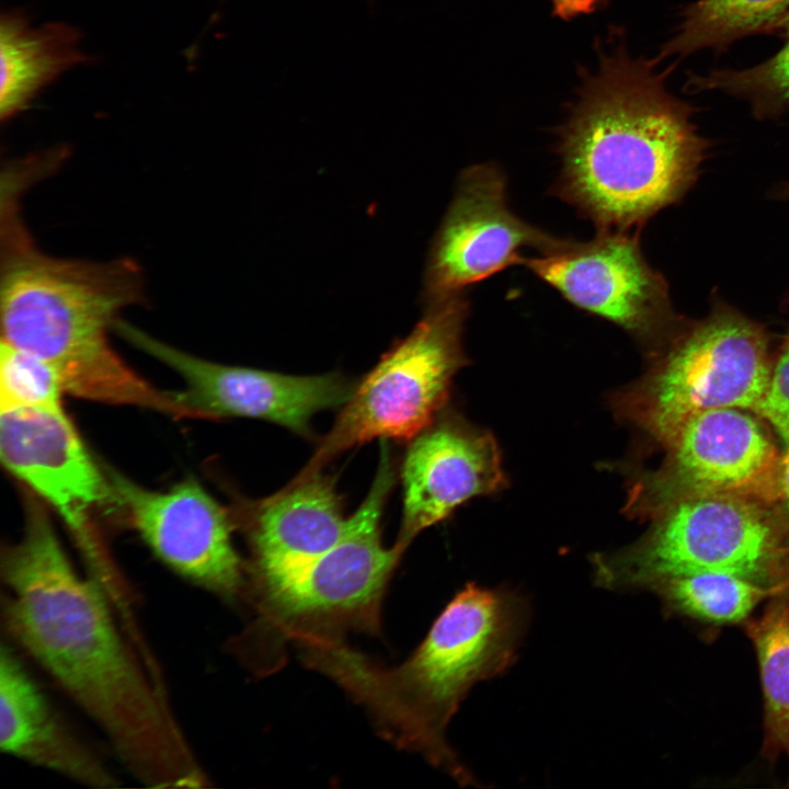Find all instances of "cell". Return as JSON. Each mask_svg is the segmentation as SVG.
<instances>
[{"label":"cell","mask_w":789,"mask_h":789,"mask_svg":"<svg viewBox=\"0 0 789 789\" xmlns=\"http://www.w3.org/2000/svg\"><path fill=\"white\" fill-rule=\"evenodd\" d=\"M258 582L286 573L334 547L351 516L331 476L297 474L276 493L244 510Z\"/></svg>","instance_id":"cell-16"},{"label":"cell","mask_w":789,"mask_h":789,"mask_svg":"<svg viewBox=\"0 0 789 789\" xmlns=\"http://www.w3.org/2000/svg\"><path fill=\"white\" fill-rule=\"evenodd\" d=\"M401 482L402 516L396 545L405 551L421 531L470 499L502 490L506 479L492 434L444 409L410 441Z\"/></svg>","instance_id":"cell-15"},{"label":"cell","mask_w":789,"mask_h":789,"mask_svg":"<svg viewBox=\"0 0 789 789\" xmlns=\"http://www.w3.org/2000/svg\"><path fill=\"white\" fill-rule=\"evenodd\" d=\"M59 375L44 358L1 340L0 409L62 408Z\"/></svg>","instance_id":"cell-23"},{"label":"cell","mask_w":789,"mask_h":789,"mask_svg":"<svg viewBox=\"0 0 789 789\" xmlns=\"http://www.w3.org/2000/svg\"><path fill=\"white\" fill-rule=\"evenodd\" d=\"M82 33L64 22L33 27L21 11L0 18V117L25 110L48 84L68 70L88 64L80 48Z\"/></svg>","instance_id":"cell-18"},{"label":"cell","mask_w":789,"mask_h":789,"mask_svg":"<svg viewBox=\"0 0 789 789\" xmlns=\"http://www.w3.org/2000/svg\"><path fill=\"white\" fill-rule=\"evenodd\" d=\"M789 11V0H697L687 5L660 58L677 60L698 50H724L734 42L774 31Z\"/></svg>","instance_id":"cell-19"},{"label":"cell","mask_w":789,"mask_h":789,"mask_svg":"<svg viewBox=\"0 0 789 789\" xmlns=\"http://www.w3.org/2000/svg\"><path fill=\"white\" fill-rule=\"evenodd\" d=\"M776 493L777 502L782 506L789 517V448L780 456L777 470Z\"/></svg>","instance_id":"cell-26"},{"label":"cell","mask_w":789,"mask_h":789,"mask_svg":"<svg viewBox=\"0 0 789 789\" xmlns=\"http://www.w3.org/2000/svg\"><path fill=\"white\" fill-rule=\"evenodd\" d=\"M1 576L9 633L103 731L129 771L150 787L203 786L204 773L118 629L106 590L75 569L35 500H27L22 537L2 551Z\"/></svg>","instance_id":"cell-1"},{"label":"cell","mask_w":789,"mask_h":789,"mask_svg":"<svg viewBox=\"0 0 789 789\" xmlns=\"http://www.w3.org/2000/svg\"><path fill=\"white\" fill-rule=\"evenodd\" d=\"M0 231L1 340L57 370L65 392L113 404L159 410L158 390L115 353L107 331L144 298L139 266L129 259L91 262L42 252L19 214L26 183H3Z\"/></svg>","instance_id":"cell-3"},{"label":"cell","mask_w":789,"mask_h":789,"mask_svg":"<svg viewBox=\"0 0 789 789\" xmlns=\"http://www.w3.org/2000/svg\"><path fill=\"white\" fill-rule=\"evenodd\" d=\"M397 476L396 459L382 442L375 478L351 515L347 534L319 557L258 582L261 624L273 634L305 643L339 640L350 629L377 631L381 598L404 552L397 545L386 548L380 533Z\"/></svg>","instance_id":"cell-6"},{"label":"cell","mask_w":789,"mask_h":789,"mask_svg":"<svg viewBox=\"0 0 789 789\" xmlns=\"http://www.w3.org/2000/svg\"><path fill=\"white\" fill-rule=\"evenodd\" d=\"M649 588L681 614L713 624L746 619L774 591L756 581L723 572H700L661 580Z\"/></svg>","instance_id":"cell-21"},{"label":"cell","mask_w":789,"mask_h":789,"mask_svg":"<svg viewBox=\"0 0 789 789\" xmlns=\"http://www.w3.org/2000/svg\"><path fill=\"white\" fill-rule=\"evenodd\" d=\"M107 473L124 521L165 565L220 596L237 595L243 563L232 544L231 518L195 479L153 491Z\"/></svg>","instance_id":"cell-14"},{"label":"cell","mask_w":789,"mask_h":789,"mask_svg":"<svg viewBox=\"0 0 789 789\" xmlns=\"http://www.w3.org/2000/svg\"><path fill=\"white\" fill-rule=\"evenodd\" d=\"M776 28L782 31L785 43L771 57L745 69L691 73L686 89L691 93L720 91L744 100L762 119L789 115V11Z\"/></svg>","instance_id":"cell-22"},{"label":"cell","mask_w":789,"mask_h":789,"mask_svg":"<svg viewBox=\"0 0 789 789\" xmlns=\"http://www.w3.org/2000/svg\"><path fill=\"white\" fill-rule=\"evenodd\" d=\"M758 661L764 698V754L789 767V599L774 601L746 627Z\"/></svg>","instance_id":"cell-20"},{"label":"cell","mask_w":789,"mask_h":789,"mask_svg":"<svg viewBox=\"0 0 789 789\" xmlns=\"http://www.w3.org/2000/svg\"><path fill=\"white\" fill-rule=\"evenodd\" d=\"M563 238L551 236L508 207L506 178L492 163L466 168L433 238L423 278L422 301L431 306L465 293L513 265L526 249L544 254Z\"/></svg>","instance_id":"cell-13"},{"label":"cell","mask_w":789,"mask_h":789,"mask_svg":"<svg viewBox=\"0 0 789 789\" xmlns=\"http://www.w3.org/2000/svg\"><path fill=\"white\" fill-rule=\"evenodd\" d=\"M553 14L570 20L598 9L604 0H551Z\"/></svg>","instance_id":"cell-25"},{"label":"cell","mask_w":789,"mask_h":789,"mask_svg":"<svg viewBox=\"0 0 789 789\" xmlns=\"http://www.w3.org/2000/svg\"><path fill=\"white\" fill-rule=\"evenodd\" d=\"M613 408L664 447L693 416L714 409L756 412L773 361L762 327L720 300L707 317L683 329Z\"/></svg>","instance_id":"cell-5"},{"label":"cell","mask_w":789,"mask_h":789,"mask_svg":"<svg viewBox=\"0 0 789 789\" xmlns=\"http://www.w3.org/2000/svg\"><path fill=\"white\" fill-rule=\"evenodd\" d=\"M756 414L767 421L789 448V334L773 361L767 391Z\"/></svg>","instance_id":"cell-24"},{"label":"cell","mask_w":789,"mask_h":789,"mask_svg":"<svg viewBox=\"0 0 789 789\" xmlns=\"http://www.w3.org/2000/svg\"><path fill=\"white\" fill-rule=\"evenodd\" d=\"M665 448L660 467L631 483L625 505L629 516L653 517L675 502L697 496H734L765 505L777 502L781 455L744 410L699 413Z\"/></svg>","instance_id":"cell-9"},{"label":"cell","mask_w":789,"mask_h":789,"mask_svg":"<svg viewBox=\"0 0 789 789\" xmlns=\"http://www.w3.org/2000/svg\"><path fill=\"white\" fill-rule=\"evenodd\" d=\"M0 748L89 787L118 786L117 777L70 730L4 643L0 650Z\"/></svg>","instance_id":"cell-17"},{"label":"cell","mask_w":789,"mask_h":789,"mask_svg":"<svg viewBox=\"0 0 789 789\" xmlns=\"http://www.w3.org/2000/svg\"><path fill=\"white\" fill-rule=\"evenodd\" d=\"M528 618L522 595L470 583L397 667L378 666L340 640L315 643L302 659L362 704L388 740L421 753L459 784L474 785L447 743L446 728L476 683L514 663Z\"/></svg>","instance_id":"cell-4"},{"label":"cell","mask_w":789,"mask_h":789,"mask_svg":"<svg viewBox=\"0 0 789 789\" xmlns=\"http://www.w3.org/2000/svg\"><path fill=\"white\" fill-rule=\"evenodd\" d=\"M774 193L778 198L789 199V182L779 185Z\"/></svg>","instance_id":"cell-27"},{"label":"cell","mask_w":789,"mask_h":789,"mask_svg":"<svg viewBox=\"0 0 789 789\" xmlns=\"http://www.w3.org/2000/svg\"><path fill=\"white\" fill-rule=\"evenodd\" d=\"M766 506L722 495L675 502L652 517L637 541L594 554V579L604 588H649L671 576L723 572L778 591L784 536Z\"/></svg>","instance_id":"cell-7"},{"label":"cell","mask_w":789,"mask_h":789,"mask_svg":"<svg viewBox=\"0 0 789 789\" xmlns=\"http://www.w3.org/2000/svg\"><path fill=\"white\" fill-rule=\"evenodd\" d=\"M469 307L465 293L425 307L412 331L355 385L299 473L323 470L373 439L411 441L425 428L445 409L453 379L467 364L462 335Z\"/></svg>","instance_id":"cell-8"},{"label":"cell","mask_w":789,"mask_h":789,"mask_svg":"<svg viewBox=\"0 0 789 789\" xmlns=\"http://www.w3.org/2000/svg\"><path fill=\"white\" fill-rule=\"evenodd\" d=\"M522 264L572 306L643 344L663 347L683 329L666 281L643 255L638 230H597L584 242L564 239Z\"/></svg>","instance_id":"cell-11"},{"label":"cell","mask_w":789,"mask_h":789,"mask_svg":"<svg viewBox=\"0 0 789 789\" xmlns=\"http://www.w3.org/2000/svg\"><path fill=\"white\" fill-rule=\"evenodd\" d=\"M113 329L182 378L184 389L172 395L196 419L252 418L310 437L312 418L319 412L342 408L356 385L339 373L300 376L208 362L170 346L122 319Z\"/></svg>","instance_id":"cell-12"},{"label":"cell","mask_w":789,"mask_h":789,"mask_svg":"<svg viewBox=\"0 0 789 789\" xmlns=\"http://www.w3.org/2000/svg\"><path fill=\"white\" fill-rule=\"evenodd\" d=\"M649 61L606 56L560 129L553 195L597 230L632 231L691 187L709 142Z\"/></svg>","instance_id":"cell-2"},{"label":"cell","mask_w":789,"mask_h":789,"mask_svg":"<svg viewBox=\"0 0 789 789\" xmlns=\"http://www.w3.org/2000/svg\"><path fill=\"white\" fill-rule=\"evenodd\" d=\"M0 412L3 466L62 517L93 578L115 595L116 581L96 526L101 514L122 516L108 473L95 464L62 408Z\"/></svg>","instance_id":"cell-10"}]
</instances>
